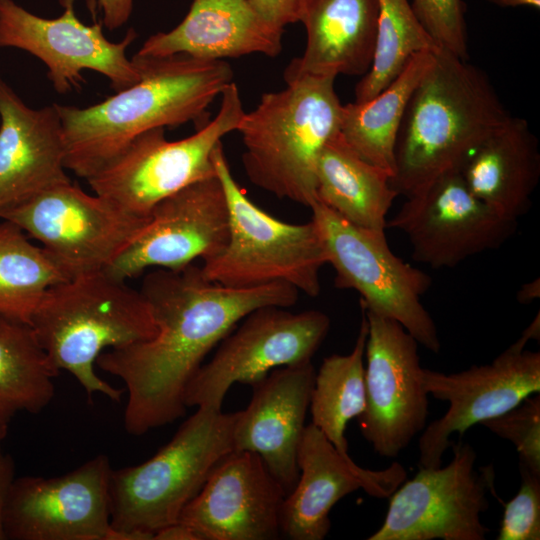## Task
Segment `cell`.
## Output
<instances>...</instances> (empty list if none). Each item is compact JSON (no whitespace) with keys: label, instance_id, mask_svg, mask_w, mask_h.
<instances>
[{"label":"cell","instance_id":"1","mask_svg":"<svg viewBox=\"0 0 540 540\" xmlns=\"http://www.w3.org/2000/svg\"><path fill=\"white\" fill-rule=\"evenodd\" d=\"M156 333L148 340L104 351L101 370L123 381L126 432L140 436L186 414V387L206 355L246 315L264 306L291 307L298 290L282 282L250 288L208 280L193 263L179 270L156 268L143 279Z\"/></svg>","mask_w":540,"mask_h":540},{"label":"cell","instance_id":"2","mask_svg":"<svg viewBox=\"0 0 540 540\" xmlns=\"http://www.w3.org/2000/svg\"><path fill=\"white\" fill-rule=\"evenodd\" d=\"M133 60L141 73L133 85L85 108L56 104L65 167L78 177L87 180L98 173L145 131L203 120L233 82V70L224 60L183 54L135 55Z\"/></svg>","mask_w":540,"mask_h":540},{"label":"cell","instance_id":"3","mask_svg":"<svg viewBox=\"0 0 540 540\" xmlns=\"http://www.w3.org/2000/svg\"><path fill=\"white\" fill-rule=\"evenodd\" d=\"M510 116L484 71L438 49L398 131L392 188L408 197L439 176L459 170Z\"/></svg>","mask_w":540,"mask_h":540},{"label":"cell","instance_id":"4","mask_svg":"<svg viewBox=\"0 0 540 540\" xmlns=\"http://www.w3.org/2000/svg\"><path fill=\"white\" fill-rule=\"evenodd\" d=\"M29 324L52 365L69 372L89 399L100 393L116 402L123 389L98 376L97 358L106 350L148 340L156 333L142 292L105 270L50 287Z\"/></svg>","mask_w":540,"mask_h":540},{"label":"cell","instance_id":"5","mask_svg":"<svg viewBox=\"0 0 540 540\" xmlns=\"http://www.w3.org/2000/svg\"><path fill=\"white\" fill-rule=\"evenodd\" d=\"M264 93L237 132L249 180L306 207L317 202L316 169L325 144L340 131L343 105L333 77L299 76Z\"/></svg>","mask_w":540,"mask_h":540},{"label":"cell","instance_id":"6","mask_svg":"<svg viewBox=\"0 0 540 540\" xmlns=\"http://www.w3.org/2000/svg\"><path fill=\"white\" fill-rule=\"evenodd\" d=\"M235 413L198 407L147 461L112 470L110 540H153L179 521L210 472L233 447Z\"/></svg>","mask_w":540,"mask_h":540},{"label":"cell","instance_id":"7","mask_svg":"<svg viewBox=\"0 0 540 540\" xmlns=\"http://www.w3.org/2000/svg\"><path fill=\"white\" fill-rule=\"evenodd\" d=\"M214 165L227 198L229 236L218 254L203 261V275L227 287L282 282L318 296L327 254L315 221L287 223L259 208L233 177L222 144L214 153Z\"/></svg>","mask_w":540,"mask_h":540},{"label":"cell","instance_id":"8","mask_svg":"<svg viewBox=\"0 0 540 540\" xmlns=\"http://www.w3.org/2000/svg\"><path fill=\"white\" fill-rule=\"evenodd\" d=\"M213 120L189 137L169 141L163 127L138 135L110 164L87 179L94 194L122 210L149 217L163 199L216 175L214 153L245 113L237 84L222 92Z\"/></svg>","mask_w":540,"mask_h":540},{"label":"cell","instance_id":"9","mask_svg":"<svg viewBox=\"0 0 540 540\" xmlns=\"http://www.w3.org/2000/svg\"><path fill=\"white\" fill-rule=\"evenodd\" d=\"M322 236L335 285L360 294L361 308L395 320L433 353L441 343L437 327L421 301L431 278L396 256L385 231L355 226L323 204L310 207Z\"/></svg>","mask_w":540,"mask_h":540},{"label":"cell","instance_id":"10","mask_svg":"<svg viewBox=\"0 0 540 540\" xmlns=\"http://www.w3.org/2000/svg\"><path fill=\"white\" fill-rule=\"evenodd\" d=\"M37 239L67 279L106 270L150 220L64 183L0 212Z\"/></svg>","mask_w":540,"mask_h":540},{"label":"cell","instance_id":"11","mask_svg":"<svg viewBox=\"0 0 540 540\" xmlns=\"http://www.w3.org/2000/svg\"><path fill=\"white\" fill-rule=\"evenodd\" d=\"M241 321L189 381L187 408L221 409L234 383L252 386L276 368L311 361L330 328L322 311L293 313L280 306L257 308Z\"/></svg>","mask_w":540,"mask_h":540},{"label":"cell","instance_id":"12","mask_svg":"<svg viewBox=\"0 0 540 540\" xmlns=\"http://www.w3.org/2000/svg\"><path fill=\"white\" fill-rule=\"evenodd\" d=\"M445 467L423 468L389 497L380 528L368 540H484L481 514L495 493L493 467L475 468L477 454L463 441L452 443Z\"/></svg>","mask_w":540,"mask_h":540},{"label":"cell","instance_id":"13","mask_svg":"<svg viewBox=\"0 0 540 540\" xmlns=\"http://www.w3.org/2000/svg\"><path fill=\"white\" fill-rule=\"evenodd\" d=\"M532 335L521 337L492 363L445 374L422 368L420 382L429 395L449 404L446 413L426 426L419 438V466H442L454 433L504 414L540 392V353L525 350Z\"/></svg>","mask_w":540,"mask_h":540},{"label":"cell","instance_id":"14","mask_svg":"<svg viewBox=\"0 0 540 540\" xmlns=\"http://www.w3.org/2000/svg\"><path fill=\"white\" fill-rule=\"evenodd\" d=\"M74 1L59 0L62 15L44 18L15 0H0V47L21 49L41 60L59 94L79 88L84 70L105 76L116 92L139 81L140 69L126 55L137 36L135 30L129 29L120 42H111L101 23L86 25L80 21Z\"/></svg>","mask_w":540,"mask_h":540},{"label":"cell","instance_id":"15","mask_svg":"<svg viewBox=\"0 0 540 540\" xmlns=\"http://www.w3.org/2000/svg\"><path fill=\"white\" fill-rule=\"evenodd\" d=\"M362 312L368 326L366 403L357 422L379 456L395 458L426 427L428 394L419 379V343L395 320Z\"/></svg>","mask_w":540,"mask_h":540},{"label":"cell","instance_id":"16","mask_svg":"<svg viewBox=\"0 0 540 540\" xmlns=\"http://www.w3.org/2000/svg\"><path fill=\"white\" fill-rule=\"evenodd\" d=\"M406 198L387 220V228L404 233L413 259L433 268L455 267L497 249L517 227V222L477 199L458 170L439 176Z\"/></svg>","mask_w":540,"mask_h":540},{"label":"cell","instance_id":"17","mask_svg":"<svg viewBox=\"0 0 540 540\" xmlns=\"http://www.w3.org/2000/svg\"><path fill=\"white\" fill-rule=\"evenodd\" d=\"M109 457L99 454L57 477L15 478L4 511L5 540H110Z\"/></svg>","mask_w":540,"mask_h":540},{"label":"cell","instance_id":"18","mask_svg":"<svg viewBox=\"0 0 540 540\" xmlns=\"http://www.w3.org/2000/svg\"><path fill=\"white\" fill-rule=\"evenodd\" d=\"M228 236V203L216 174L160 201L140 235L105 271L126 281L149 268L179 270L218 254Z\"/></svg>","mask_w":540,"mask_h":540},{"label":"cell","instance_id":"19","mask_svg":"<svg viewBox=\"0 0 540 540\" xmlns=\"http://www.w3.org/2000/svg\"><path fill=\"white\" fill-rule=\"evenodd\" d=\"M285 496L258 454L232 450L210 472L179 521L202 540H272L281 534Z\"/></svg>","mask_w":540,"mask_h":540},{"label":"cell","instance_id":"20","mask_svg":"<svg viewBox=\"0 0 540 540\" xmlns=\"http://www.w3.org/2000/svg\"><path fill=\"white\" fill-rule=\"evenodd\" d=\"M297 465L298 480L285 496L280 515V531L292 540L324 539L331 527L330 511L340 499L358 489L388 498L406 479L398 462L378 471L360 467L312 423L304 428Z\"/></svg>","mask_w":540,"mask_h":540},{"label":"cell","instance_id":"21","mask_svg":"<svg viewBox=\"0 0 540 540\" xmlns=\"http://www.w3.org/2000/svg\"><path fill=\"white\" fill-rule=\"evenodd\" d=\"M315 373L311 361L276 368L251 386L248 406L236 412L234 450L258 454L286 495L299 477L297 453Z\"/></svg>","mask_w":540,"mask_h":540},{"label":"cell","instance_id":"22","mask_svg":"<svg viewBox=\"0 0 540 540\" xmlns=\"http://www.w3.org/2000/svg\"><path fill=\"white\" fill-rule=\"evenodd\" d=\"M65 170L56 104L31 108L0 77V212L71 182Z\"/></svg>","mask_w":540,"mask_h":540},{"label":"cell","instance_id":"23","mask_svg":"<svg viewBox=\"0 0 540 540\" xmlns=\"http://www.w3.org/2000/svg\"><path fill=\"white\" fill-rule=\"evenodd\" d=\"M283 30L267 23L246 0H193L183 20L167 32L148 37L138 56L183 54L224 60L250 54L275 57Z\"/></svg>","mask_w":540,"mask_h":540},{"label":"cell","instance_id":"24","mask_svg":"<svg viewBox=\"0 0 540 540\" xmlns=\"http://www.w3.org/2000/svg\"><path fill=\"white\" fill-rule=\"evenodd\" d=\"M306 46L284 71L299 76H364L376 48L378 0H304Z\"/></svg>","mask_w":540,"mask_h":540},{"label":"cell","instance_id":"25","mask_svg":"<svg viewBox=\"0 0 540 540\" xmlns=\"http://www.w3.org/2000/svg\"><path fill=\"white\" fill-rule=\"evenodd\" d=\"M458 171L477 199L518 222L531 205L540 177L538 140L525 119L510 116L470 153Z\"/></svg>","mask_w":540,"mask_h":540},{"label":"cell","instance_id":"26","mask_svg":"<svg viewBox=\"0 0 540 540\" xmlns=\"http://www.w3.org/2000/svg\"><path fill=\"white\" fill-rule=\"evenodd\" d=\"M390 180L389 173L361 158L338 132L318 159L317 202L355 226L385 231L399 195Z\"/></svg>","mask_w":540,"mask_h":540},{"label":"cell","instance_id":"27","mask_svg":"<svg viewBox=\"0 0 540 540\" xmlns=\"http://www.w3.org/2000/svg\"><path fill=\"white\" fill-rule=\"evenodd\" d=\"M437 51V50H436ZM436 51L415 54L378 94L343 105L340 134L364 160L395 174V146L408 102L432 66Z\"/></svg>","mask_w":540,"mask_h":540},{"label":"cell","instance_id":"28","mask_svg":"<svg viewBox=\"0 0 540 540\" xmlns=\"http://www.w3.org/2000/svg\"><path fill=\"white\" fill-rule=\"evenodd\" d=\"M58 373L30 324L0 316L1 425L18 412H41L54 397Z\"/></svg>","mask_w":540,"mask_h":540},{"label":"cell","instance_id":"29","mask_svg":"<svg viewBox=\"0 0 540 540\" xmlns=\"http://www.w3.org/2000/svg\"><path fill=\"white\" fill-rule=\"evenodd\" d=\"M367 333V320L362 312L353 349L346 355L333 354L324 358L315 373L310 397L311 423L347 458L350 456L346 426L364 412L366 403L364 355Z\"/></svg>","mask_w":540,"mask_h":540},{"label":"cell","instance_id":"30","mask_svg":"<svg viewBox=\"0 0 540 540\" xmlns=\"http://www.w3.org/2000/svg\"><path fill=\"white\" fill-rule=\"evenodd\" d=\"M65 280L43 247L16 224L0 223V316L29 324L46 291Z\"/></svg>","mask_w":540,"mask_h":540},{"label":"cell","instance_id":"31","mask_svg":"<svg viewBox=\"0 0 540 540\" xmlns=\"http://www.w3.org/2000/svg\"><path fill=\"white\" fill-rule=\"evenodd\" d=\"M438 49L408 0H378L375 54L369 71L356 85L355 102L378 94L415 54Z\"/></svg>","mask_w":540,"mask_h":540},{"label":"cell","instance_id":"32","mask_svg":"<svg viewBox=\"0 0 540 540\" xmlns=\"http://www.w3.org/2000/svg\"><path fill=\"white\" fill-rule=\"evenodd\" d=\"M495 435L512 442L519 466L540 475V395H530L504 414L480 423Z\"/></svg>","mask_w":540,"mask_h":540},{"label":"cell","instance_id":"33","mask_svg":"<svg viewBox=\"0 0 540 540\" xmlns=\"http://www.w3.org/2000/svg\"><path fill=\"white\" fill-rule=\"evenodd\" d=\"M410 4L438 48L467 59V30L462 0H412Z\"/></svg>","mask_w":540,"mask_h":540},{"label":"cell","instance_id":"34","mask_svg":"<svg viewBox=\"0 0 540 540\" xmlns=\"http://www.w3.org/2000/svg\"><path fill=\"white\" fill-rule=\"evenodd\" d=\"M521 483L517 494L503 504L497 540L540 539V475L519 466Z\"/></svg>","mask_w":540,"mask_h":540},{"label":"cell","instance_id":"35","mask_svg":"<svg viewBox=\"0 0 540 540\" xmlns=\"http://www.w3.org/2000/svg\"><path fill=\"white\" fill-rule=\"evenodd\" d=\"M270 25L284 27L300 21L304 0H246Z\"/></svg>","mask_w":540,"mask_h":540},{"label":"cell","instance_id":"36","mask_svg":"<svg viewBox=\"0 0 540 540\" xmlns=\"http://www.w3.org/2000/svg\"><path fill=\"white\" fill-rule=\"evenodd\" d=\"M102 23L110 30L122 27L130 19L134 0H98Z\"/></svg>","mask_w":540,"mask_h":540},{"label":"cell","instance_id":"37","mask_svg":"<svg viewBox=\"0 0 540 540\" xmlns=\"http://www.w3.org/2000/svg\"><path fill=\"white\" fill-rule=\"evenodd\" d=\"M15 479V464L12 456L4 452L0 444V540H5L3 520L11 485Z\"/></svg>","mask_w":540,"mask_h":540},{"label":"cell","instance_id":"38","mask_svg":"<svg viewBox=\"0 0 540 540\" xmlns=\"http://www.w3.org/2000/svg\"><path fill=\"white\" fill-rule=\"evenodd\" d=\"M153 540H202L200 535L190 526L178 521L168 525L154 535Z\"/></svg>","mask_w":540,"mask_h":540},{"label":"cell","instance_id":"39","mask_svg":"<svg viewBox=\"0 0 540 540\" xmlns=\"http://www.w3.org/2000/svg\"><path fill=\"white\" fill-rule=\"evenodd\" d=\"M539 295L540 284L539 278H537L521 286L520 290L517 293V300L519 303H530L535 299L539 298Z\"/></svg>","mask_w":540,"mask_h":540},{"label":"cell","instance_id":"40","mask_svg":"<svg viewBox=\"0 0 540 540\" xmlns=\"http://www.w3.org/2000/svg\"><path fill=\"white\" fill-rule=\"evenodd\" d=\"M496 6L508 8V7H531L534 9H540V0H488Z\"/></svg>","mask_w":540,"mask_h":540},{"label":"cell","instance_id":"41","mask_svg":"<svg viewBox=\"0 0 540 540\" xmlns=\"http://www.w3.org/2000/svg\"><path fill=\"white\" fill-rule=\"evenodd\" d=\"M7 435V425L0 424V444L5 439Z\"/></svg>","mask_w":540,"mask_h":540}]
</instances>
